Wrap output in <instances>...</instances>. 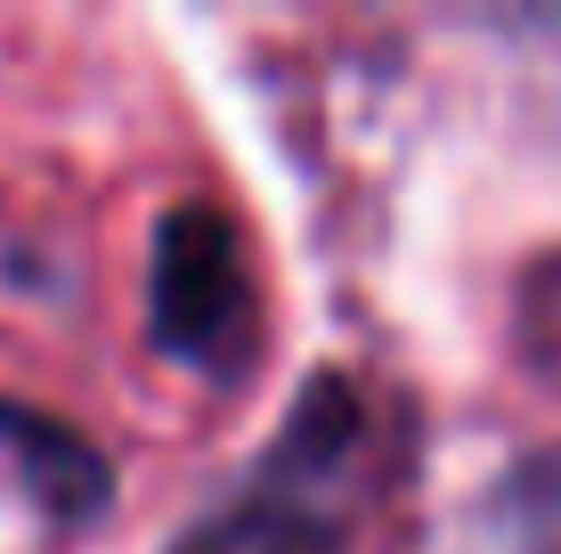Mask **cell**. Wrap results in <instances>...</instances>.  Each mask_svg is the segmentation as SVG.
Masks as SVG:
<instances>
[{
  "mask_svg": "<svg viewBox=\"0 0 561 554\" xmlns=\"http://www.w3.org/2000/svg\"><path fill=\"white\" fill-rule=\"evenodd\" d=\"M351 449H358V399L342 375H318L294 399L285 432L268 441L261 482L244 498H228L220 513H204L171 554H342V530L309 498V482H325Z\"/></svg>",
  "mask_w": 561,
  "mask_h": 554,
  "instance_id": "obj_1",
  "label": "cell"
},
{
  "mask_svg": "<svg viewBox=\"0 0 561 554\" xmlns=\"http://www.w3.org/2000/svg\"><path fill=\"white\" fill-rule=\"evenodd\" d=\"M147 327L180 368L237 375L253 368V278H244L237 228L211 204H180L154 228V270H147Z\"/></svg>",
  "mask_w": 561,
  "mask_h": 554,
  "instance_id": "obj_2",
  "label": "cell"
},
{
  "mask_svg": "<svg viewBox=\"0 0 561 554\" xmlns=\"http://www.w3.org/2000/svg\"><path fill=\"white\" fill-rule=\"evenodd\" d=\"M0 449H16V473H25L33 506H42L49 522H90V513H106L114 473L73 425L25 408V399H0Z\"/></svg>",
  "mask_w": 561,
  "mask_h": 554,
  "instance_id": "obj_3",
  "label": "cell"
},
{
  "mask_svg": "<svg viewBox=\"0 0 561 554\" xmlns=\"http://www.w3.org/2000/svg\"><path fill=\"white\" fill-rule=\"evenodd\" d=\"M463 554H561V441L513 456L472 498Z\"/></svg>",
  "mask_w": 561,
  "mask_h": 554,
  "instance_id": "obj_4",
  "label": "cell"
},
{
  "mask_svg": "<svg viewBox=\"0 0 561 554\" xmlns=\"http://www.w3.org/2000/svg\"><path fill=\"white\" fill-rule=\"evenodd\" d=\"M513 342H520L537 384L561 392V253L529 261V278H520V294H513Z\"/></svg>",
  "mask_w": 561,
  "mask_h": 554,
  "instance_id": "obj_5",
  "label": "cell"
}]
</instances>
